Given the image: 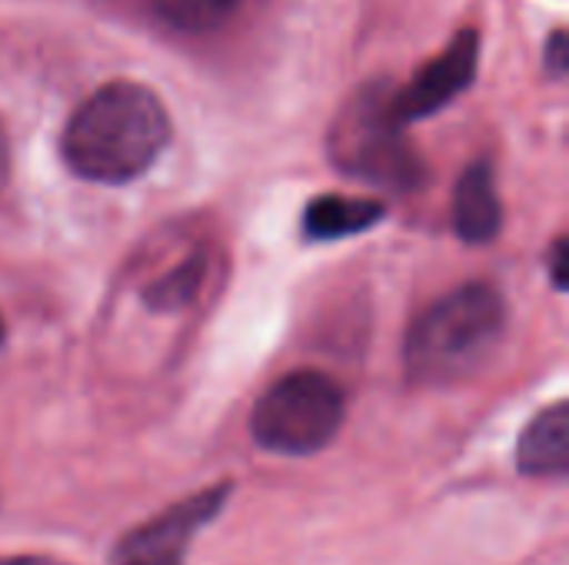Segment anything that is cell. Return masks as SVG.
Listing matches in <instances>:
<instances>
[{
	"label": "cell",
	"mask_w": 569,
	"mask_h": 565,
	"mask_svg": "<svg viewBox=\"0 0 569 565\" xmlns=\"http://www.w3.org/2000/svg\"><path fill=\"white\" fill-rule=\"evenodd\" d=\"M167 143L170 117L163 100L133 80H110L93 90L60 133V153L70 173L107 186L143 176Z\"/></svg>",
	"instance_id": "obj_1"
},
{
	"label": "cell",
	"mask_w": 569,
	"mask_h": 565,
	"mask_svg": "<svg viewBox=\"0 0 569 565\" xmlns=\"http://www.w3.org/2000/svg\"><path fill=\"white\" fill-rule=\"evenodd\" d=\"M507 300L490 283H463L433 300L407 330L403 370L417 386H453L477 376L507 336Z\"/></svg>",
	"instance_id": "obj_2"
},
{
	"label": "cell",
	"mask_w": 569,
	"mask_h": 565,
	"mask_svg": "<svg viewBox=\"0 0 569 565\" xmlns=\"http://www.w3.org/2000/svg\"><path fill=\"white\" fill-rule=\"evenodd\" d=\"M330 163L377 190L413 193L427 183V167L393 110V87L370 80L350 93L327 130Z\"/></svg>",
	"instance_id": "obj_3"
},
{
	"label": "cell",
	"mask_w": 569,
	"mask_h": 565,
	"mask_svg": "<svg viewBox=\"0 0 569 565\" xmlns=\"http://www.w3.org/2000/svg\"><path fill=\"white\" fill-rule=\"evenodd\" d=\"M347 420L343 386L320 370H293L277 380L250 413V436L277 456L323 453Z\"/></svg>",
	"instance_id": "obj_4"
},
{
	"label": "cell",
	"mask_w": 569,
	"mask_h": 565,
	"mask_svg": "<svg viewBox=\"0 0 569 565\" xmlns=\"http://www.w3.org/2000/svg\"><path fill=\"white\" fill-rule=\"evenodd\" d=\"M233 483L223 480L167 506L163 513L150 516L113 543L110 565H183L197 533L207 529L227 509Z\"/></svg>",
	"instance_id": "obj_5"
},
{
	"label": "cell",
	"mask_w": 569,
	"mask_h": 565,
	"mask_svg": "<svg viewBox=\"0 0 569 565\" xmlns=\"http://www.w3.org/2000/svg\"><path fill=\"white\" fill-rule=\"evenodd\" d=\"M480 67V33L473 27L457 30V37L430 60L423 63L407 87L393 90V110L410 127L420 123L443 107H450L460 93L470 90Z\"/></svg>",
	"instance_id": "obj_6"
},
{
	"label": "cell",
	"mask_w": 569,
	"mask_h": 565,
	"mask_svg": "<svg viewBox=\"0 0 569 565\" xmlns=\"http://www.w3.org/2000/svg\"><path fill=\"white\" fill-rule=\"evenodd\" d=\"M450 223L457 240L470 246H487L500 236L503 230V203L497 190V170L490 160H473L457 186H453V203H450Z\"/></svg>",
	"instance_id": "obj_7"
},
{
	"label": "cell",
	"mask_w": 569,
	"mask_h": 565,
	"mask_svg": "<svg viewBox=\"0 0 569 565\" xmlns=\"http://www.w3.org/2000/svg\"><path fill=\"white\" fill-rule=\"evenodd\" d=\"M387 220V203L373 196H343L320 193L303 206L300 233L310 243H337L357 233H367Z\"/></svg>",
	"instance_id": "obj_8"
},
{
	"label": "cell",
	"mask_w": 569,
	"mask_h": 565,
	"mask_svg": "<svg viewBox=\"0 0 569 565\" xmlns=\"http://www.w3.org/2000/svg\"><path fill=\"white\" fill-rule=\"evenodd\" d=\"M517 470L537 480H563L569 473V403H553L530 420L517 443Z\"/></svg>",
	"instance_id": "obj_9"
},
{
	"label": "cell",
	"mask_w": 569,
	"mask_h": 565,
	"mask_svg": "<svg viewBox=\"0 0 569 565\" xmlns=\"http://www.w3.org/2000/svg\"><path fill=\"white\" fill-rule=\"evenodd\" d=\"M207 276H210V256L207 250L193 246L190 253L173 260L163 273L150 276V283L140 286V300L157 313H187L197 306Z\"/></svg>",
	"instance_id": "obj_10"
},
{
	"label": "cell",
	"mask_w": 569,
	"mask_h": 565,
	"mask_svg": "<svg viewBox=\"0 0 569 565\" xmlns=\"http://www.w3.org/2000/svg\"><path fill=\"white\" fill-rule=\"evenodd\" d=\"M247 0H150L153 13L180 33H210L230 23Z\"/></svg>",
	"instance_id": "obj_11"
},
{
	"label": "cell",
	"mask_w": 569,
	"mask_h": 565,
	"mask_svg": "<svg viewBox=\"0 0 569 565\" xmlns=\"http://www.w3.org/2000/svg\"><path fill=\"white\" fill-rule=\"evenodd\" d=\"M543 57H547V67H550V73H553V77H563V73H567L569 40L563 30H557V33L550 37V43H547Z\"/></svg>",
	"instance_id": "obj_12"
},
{
	"label": "cell",
	"mask_w": 569,
	"mask_h": 565,
	"mask_svg": "<svg viewBox=\"0 0 569 565\" xmlns=\"http://www.w3.org/2000/svg\"><path fill=\"white\" fill-rule=\"evenodd\" d=\"M550 270H553V283H557V290H567V240H563V236L553 243Z\"/></svg>",
	"instance_id": "obj_13"
},
{
	"label": "cell",
	"mask_w": 569,
	"mask_h": 565,
	"mask_svg": "<svg viewBox=\"0 0 569 565\" xmlns=\"http://www.w3.org/2000/svg\"><path fill=\"white\" fill-rule=\"evenodd\" d=\"M0 565H67L50 556H0Z\"/></svg>",
	"instance_id": "obj_14"
},
{
	"label": "cell",
	"mask_w": 569,
	"mask_h": 565,
	"mask_svg": "<svg viewBox=\"0 0 569 565\" xmlns=\"http://www.w3.org/2000/svg\"><path fill=\"white\" fill-rule=\"evenodd\" d=\"M7 170H10V153H7V137H3V127H0V186L7 180Z\"/></svg>",
	"instance_id": "obj_15"
},
{
	"label": "cell",
	"mask_w": 569,
	"mask_h": 565,
	"mask_svg": "<svg viewBox=\"0 0 569 565\" xmlns=\"http://www.w3.org/2000/svg\"><path fill=\"white\" fill-rule=\"evenodd\" d=\"M0 343H3V320H0Z\"/></svg>",
	"instance_id": "obj_16"
}]
</instances>
